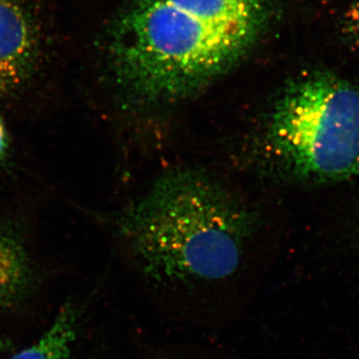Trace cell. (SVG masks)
<instances>
[{"label": "cell", "mask_w": 359, "mask_h": 359, "mask_svg": "<svg viewBox=\"0 0 359 359\" xmlns=\"http://www.w3.org/2000/svg\"><path fill=\"white\" fill-rule=\"evenodd\" d=\"M276 0H133L113 25L109 58L129 103L160 107L207 88L263 35Z\"/></svg>", "instance_id": "cell-1"}, {"label": "cell", "mask_w": 359, "mask_h": 359, "mask_svg": "<svg viewBox=\"0 0 359 359\" xmlns=\"http://www.w3.org/2000/svg\"><path fill=\"white\" fill-rule=\"evenodd\" d=\"M344 26L349 39L359 49V0H353L344 16Z\"/></svg>", "instance_id": "cell-7"}, {"label": "cell", "mask_w": 359, "mask_h": 359, "mask_svg": "<svg viewBox=\"0 0 359 359\" xmlns=\"http://www.w3.org/2000/svg\"><path fill=\"white\" fill-rule=\"evenodd\" d=\"M7 149H8V136H7L4 120L0 117V161L6 157Z\"/></svg>", "instance_id": "cell-8"}, {"label": "cell", "mask_w": 359, "mask_h": 359, "mask_svg": "<svg viewBox=\"0 0 359 359\" xmlns=\"http://www.w3.org/2000/svg\"><path fill=\"white\" fill-rule=\"evenodd\" d=\"M40 53L39 33L21 0H0V101L32 76Z\"/></svg>", "instance_id": "cell-4"}, {"label": "cell", "mask_w": 359, "mask_h": 359, "mask_svg": "<svg viewBox=\"0 0 359 359\" xmlns=\"http://www.w3.org/2000/svg\"><path fill=\"white\" fill-rule=\"evenodd\" d=\"M76 335V311L71 304H66L34 344L8 359H68Z\"/></svg>", "instance_id": "cell-6"}, {"label": "cell", "mask_w": 359, "mask_h": 359, "mask_svg": "<svg viewBox=\"0 0 359 359\" xmlns=\"http://www.w3.org/2000/svg\"><path fill=\"white\" fill-rule=\"evenodd\" d=\"M34 273L22 240L0 226V309L23 301L32 290Z\"/></svg>", "instance_id": "cell-5"}, {"label": "cell", "mask_w": 359, "mask_h": 359, "mask_svg": "<svg viewBox=\"0 0 359 359\" xmlns=\"http://www.w3.org/2000/svg\"><path fill=\"white\" fill-rule=\"evenodd\" d=\"M257 141L264 164L294 178L359 174V89L323 71L299 77L273 103Z\"/></svg>", "instance_id": "cell-3"}, {"label": "cell", "mask_w": 359, "mask_h": 359, "mask_svg": "<svg viewBox=\"0 0 359 359\" xmlns=\"http://www.w3.org/2000/svg\"><path fill=\"white\" fill-rule=\"evenodd\" d=\"M118 231L149 282L194 287L237 275L256 237V208L199 169L162 175L118 219Z\"/></svg>", "instance_id": "cell-2"}]
</instances>
